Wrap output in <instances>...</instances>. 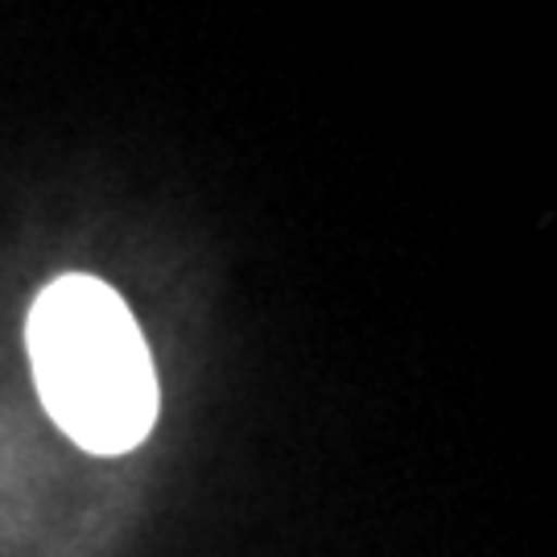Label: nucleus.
<instances>
[{
  "instance_id": "obj_1",
  "label": "nucleus",
  "mask_w": 557,
  "mask_h": 557,
  "mask_svg": "<svg viewBox=\"0 0 557 557\" xmlns=\"http://www.w3.org/2000/svg\"><path fill=\"white\" fill-rule=\"evenodd\" d=\"M25 347L38 397L91 455H124L158 421V372L133 310L108 281L59 277L29 310Z\"/></svg>"
}]
</instances>
